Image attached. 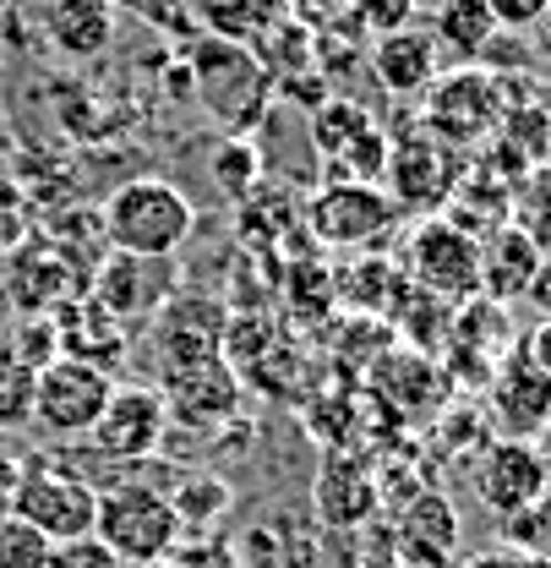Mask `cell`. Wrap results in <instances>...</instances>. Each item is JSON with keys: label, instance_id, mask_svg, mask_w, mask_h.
I'll list each match as a JSON object with an SVG mask.
<instances>
[{"label": "cell", "instance_id": "f1b7e54d", "mask_svg": "<svg viewBox=\"0 0 551 568\" xmlns=\"http://www.w3.org/2000/svg\"><path fill=\"white\" fill-rule=\"evenodd\" d=\"M508 224H519L551 257V159L513 181V192H508Z\"/></svg>", "mask_w": 551, "mask_h": 568}, {"label": "cell", "instance_id": "5bb4252c", "mask_svg": "<svg viewBox=\"0 0 551 568\" xmlns=\"http://www.w3.org/2000/svg\"><path fill=\"white\" fill-rule=\"evenodd\" d=\"M551 493V465L535 443H513V437H491L476 454V497L497 519H513L519 508H530L535 497Z\"/></svg>", "mask_w": 551, "mask_h": 568}, {"label": "cell", "instance_id": "ab89813d", "mask_svg": "<svg viewBox=\"0 0 551 568\" xmlns=\"http://www.w3.org/2000/svg\"><path fill=\"white\" fill-rule=\"evenodd\" d=\"M17 470H22V459L0 454V514H11V493H17Z\"/></svg>", "mask_w": 551, "mask_h": 568}, {"label": "cell", "instance_id": "cb8c5ba5", "mask_svg": "<svg viewBox=\"0 0 551 568\" xmlns=\"http://www.w3.org/2000/svg\"><path fill=\"white\" fill-rule=\"evenodd\" d=\"M50 323H55V351L76 355V361H93V366H104V372L115 377L121 345H126V328H121L93 295H76V301L61 306Z\"/></svg>", "mask_w": 551, "mask_h": 568}, {"label": "cell", "instance_id": "74e56055", "mask_svg": "<svg viewBox=\"0 0 551 568\" xmlns=\"http://www.w3.org/2000/svg\"><path fill=\"white\" fill-rule=\"evenodd\" d=\"M459 568H551V564L530 558V552H513V547H491V552H476L470 564H459Z\"/></svg>", "mask_w": 551, "mask_h": 568}, {"label": "cell", "instance_id": "9a60e30c", "mask_svg": "<svg viewBox=\"0 0 551 568\" xmlns=\"http://www.w3.org/2000/svg\"><path fill=\"white\" fill-rule=\"evenodd\" d=\"M453 383L437 366V355H420L410 345H388L371 361V399L388 405L399 422H431L448 405Z\"/></svg>", "mask_w": 551, "mask_h": 568}, {"label": "cell", "instance_id": "d6a6232c", "mask_svg": "<svg viewBox=\"0 0 551 568\" xmlns=\"http://www.w3.org/2000/svg\"><path fill=\"white\" fill-rule=\"evenodd\" d=\"M50 564V541L17 519V514H0V568H44Z\"/></svg>", "mask_w": 551, "mask_h": 568}, {"label": "cell", "instance_id": "603a6c76", "mask_svg": "<svg viewBox=\"0 0 551 568\" xmlns=\"http://www.w3.org/2000/svg\"><path fill=\"white\" fill-rule=\"evenodd\" d=\"M159 394H164V410H175V416H186V422H218V416L235 410L241 383H235V366H224V361H197V366L164 372Z\"/></svg>", "mask_w": 551, "mask_h": 568}, {"label": "cell", "instance_id": "44dd1931", "mask_svg": "<svg viewBox=\"0 0 551 568\" xmlns=\"http://www.w3.org/2000/svg\"><path fill=\"white\" fill-rule=\"evenodd\" d=\"M39 28H44L55 55L88 67L115 44V6L110 0H44Z\"/></svg>", "mask_w": 551, "mask_h": 568}, {"label": "cell", "instance_id": "7bdbcfd3", "mask_svg": "<svg viewBox=\"0 0 551 568\" xmlns=\"http://www.w3.org/2000/svg\"><path fill=\"white\" fill-rule=\"evenodd\" d=\"M541 454H547V465H551V422H547V432H541V443H535Z\"/></svg>", "mask_w": 551, "mask_h": 568}, {"label": "cell", "instance_id": "30bf717a", "mask_svg": "<svg viewBox=\"0 0 551 568\" xmlns=\"http://www.w3.org/2000/svg\"><path fill=\"white\" fill-rule=\"evenodd\" d=\"M306 230L323 241V246H339V252H377L405 213L388 203L382 186H349V181H323L312 197H306Z\"/></svg>", "mask_w": 551, "mask_h": 568}, {"label": "cell", "instance_id": "9c48e42d", "mask_svg": "<svg viewBox=\"0 0 551 568\" xmlns=\"http://www.w3.org/2000/svg\"><path fill=\"white\" fill-rule=\"evenodd\" d=\"M465 153L442 148L420 121L410 126V138H388V164H382V192L399 213H420V219H437V213L453 203V186L465 181L459 175Z\"/></svg>", "mask_w": 551, "mask_h": 568}, {"label": "cell", "instance_id": "d6986e66", "mask_svg": "<svg viewBox=\"0 0 551 568\" xmlns=\"http://www.w3.org/2000/svg\"><path fill=\"white\" fill-rule=\"evenodd\" d=\"M159 323V351H164V372L175 366H197V361H218L224 351V306H213L207 295H170V306L153 317Z\"/></svg>", "mask_w": 551, "mask_h": 568}, {"label": "cell", "instance_id": "f546056e", "mask_svg": "<svg viewBox=\"0 0 551 568\" xmlns=\"http://www.w3.org/2000/svg\"><path fill=\"white\" fill-rule=\"evenodd\" d=\"M257 175H263V153L252 138H224L213 148V186L235 203H246L257 192Z\"/></svg>", "mask_w": 551, "mask_h": 568}, {"label": "cell", "instance_id": "d4e9b609", "mask_svg": "<svg viewBox=\"0 0 551 568\" xmlns=\"http://www.w3.org/2000/svg\"><path fill=\"white\" fill-rule=\"evenodd\" d=\"M426 33H431L437 50L459 55L465 67H481V55L491 50V39H497V17H491L486 0H437Z\"/></svg>", "mask_w": 551, "mask_h": 568}, {"label": "cell", "instance_id": "83f0119b", "mask_svg": "<svg viewBox=\"0 0 551 568\" xmlns=\"http://www.w3.org/2000/svg\"><path fill=\"white\" fill-rule=\"evenodd\" d=\"M170 508L181 519V530L203 536V530H218L235 508V487L218 481V476H181V487L170 493Z\"/></svg>", "mask_w": 551, "mask_h": 568}, {"label": "cell", "instance_id": "6da1fadb", "mask_svg": "<svg viewBox=\"0 0 551 568\" xmlns=\"http://www.w3.org/2000/svg\"><path fill=\"white\" fill-rule=\"evenodd\" d=\"M181 61H186L197 104L224 126V138H252V132L268 121L274 77L263 71V61H257L246 44L197 33V39L181 44Z\"/></svg>", "mask_w": 551, "mask_h": 568}, {"label": "cell", "instance_id": "277c9868", "mask_svg": "<svg viewBox=\"0 0 551 568\" xmlns=\"http://www.w3.org/2000/svg\"><path fill=\"white\" fill-rule=\"evenodd\" d=\"M11 514L28 519L50 547L55 541H76V536H93V519H99V487L71 470L50 454H33L22 459L17 470V493H11Z\"/></svg>", "mask_w": 551, "mask_h": 568}, {"label": "cell", "instance_id": "484cf974", "mask_svg": "<svg viewBox=\"0 0 551 568\" xmlns=\"http://www.w3.org/2000/svg\"><path fill=\"white\" fill-rule=\"evenodd\" d=\"M192 6H197V33L246 44V50H257L263 33L284 17V0H192Z\"/></svg>", "mask_w": 551, "mask_h": 568}, {"label": "cell", "instance_id": "e0dca14e", "mask_svg": "<svg viewBox=\"0 0 551 568\" xmlns=\"http://www.w3.org/2000/svg\"><path fill=\"white\" fill-rule=\"evenodd\" d=\"M6 290H11V301H17L28 317H55L76 295H88V274L71 263L61 246H50V241L39 235L33 246H22V252L11 257Z\"/></svg>", "mask_w": 551, "mask_h": 568}, {"label": "cell", "instance_id": "4316f807", "mask_svg": "<svg viewBox=\"0 0 551 568\" xmlns=\"http://www.w3.org/2000/svg\"><path fill=\"white\" fill-rule=\"evenodd\" d=\"M399 290H405V274L388 263V257H355L349 268H339L334 274V295L345 301V306H355V312H394V301H399Z\"/></svg>", "mask_w": 551, "mask_h": 568}, {"label": "cell", "instance_id": "ee69618b", "mask_svg": "<svg viewBox=\"0 0 551 568\" xmlns=\"http://www.w3.org/2000/svg\"><path fill=\"white\" fill-rule=\"evenodd\" d=\"M153 568H170V564H153Z\"/></svg>", "mask_w": 551, "mask_h": 568}, {"label": "cell", "instance_id": "8992f818", "mask_svg": "<svg viewBox=\"0 0 551 568\" xmlns=\"http://www.w3.org/2000/svg\"><path fill=\"white\" fill-rule=\"evenodd\" d=\"M497 121H502V82L486 67L442 71L420 93V126L442 148H453V153L486 148L491 132H497Z\"/></svg>", "mask_w": 551, "mask_h": 568}, {"label": "cell", "instance_id": "60d3db41", "mask_svg": "<svg viewBox=\"0 0 551 568\" xmlns=\"http://www.w3.org/2000/svg\"><path fill=\"white\" fill-rule=\"evenodd\" d=\"M524 301H535V306L551 317V257L541 263V274H535V284H530V295H524Z\"/></svg>", "mask_w": 551, "mask_h": 568}, {"label": "cell", "instance_id": "8fae6325", "mask_svg": "<svg viewBox=\"0 0 551 568\" xmlns=\"http://www.w3.org/2000/svg\"><path fill=\"white\" fill-rule=\"evenodd\" d=\"M181 290L175 280V263L170 257H126V252H110L93 274H88V295L121 323V328H137L153 323L170 295Z\"/></svg>", "mask_w": 551, "mask_h": 568}, {"label": "cell", "instance_id": "f35d334b", "mask_svg": "<svg viewBox=\"0 0 551 568\" xmlns=\"http://www.w3.org/2000/svg\"><path fill=\"white\" fill-rule=\"evenodd\" d=\"M524 351L535 355V366L551 377V317H541V323H535V334L524 339Z\"/></svg>", "mask_w": 551, "mask_h": 568}, {"label": "cell", "instance_id": "2e32d148", "mask_svg": "<svg viewBox=\"0 0 551 568\" xmlns=\"http://www.w3.org/2000/svg\"><path fill=\"white\" fill-rule=\"evenodd\" d=\"M312 503H317V519L328 530H360L382 508V481H377V470L355 448H334L323 459V470H317Z\"/></svg>", "mask_w": 551, "mask_h": 568}, {"label": "cell", "instance_id": "ba28073f", "mask_svg": "<svg viewBox=\"0 0 551 568\" xmlns=\"http://www.w3.org/2000/svg\"><path fill=\"white\" fill-rule=\"evenodd\" d=\"M399 274L415 290L448 301V306H465V301L481 295V241L465 235L459 224H448L442 213L437 219H420L410 230V241H405Z\"/></svg>", "mask_w": 551, "mask_h": 568}, {"label": "cell", "instance_id": "ffe728a7", "mask_svg": "<svg viewBox=\"0 0 551 568\" xmlns=\"http://www.w3.org/2000/svg\"><path fill=\"white\" fill-rule=\"evenodd\" d=\"M541 263H547V252L519 224H497L481 241V301H491V306L524 301L535 274H541Z\"/></svg>", "mask_w": 551, "mask_h": 568}, {"label": "cell", "instance_id": "3957f363", "mask_svg": "<svg viewBox=\"0 0 551 568\" xmlns=\"http://www.w3.org/2000/svg\"><path fill=\"white\" fill-rule=\"evenodd\" d=\"M93 536L126 568H153L175 552L181 519H175V508H170V493H159V487H147V481H115V487L99 493Z\"/></svg>", "mask_w": 551, "mask_h": 568}, {"label": "cell", "instance_id": "e575fe53", "mask_svg": "<svg viewBox=\"0 0 551 568\" xmlns=\"http://www.w3.org/2000/svg\"><path fill=\"white\" fill-rule=\"evenodd\" d=\"M164 564L170 568H235V541H224L218 530H203V536L181 530V541H175V552Z\"/></svg>", "mask_w": 551, "mask_h": 568}, {"label": "cell", "instance_id": "7402d4cb", "mask_svg": "<svg viewBox=\"0 0 551 568\" xmlns=\"http://www.w3.org/2000/svg\"><path fill=\"white\" fill-rule=\"evenodd\" d=\"M371 77L394 93V99H420L437 77H442V50L431 44L426 28H399L371 39Z\"/></svg>", "mask_w": 551, "mask_h": 568}, {"label": "cell", "instance_id": "ac0fdd59", "mask_svg": "<svg viewBox=\"0 0 551 568\" xmlns=\"http://www.w3.org/2000/svg\"><path fill=\"white\" fill-rule=\"evenodd\" d=\"M394 552L405 558V568H459V508L442 493L420 487L399 508Z\"/></svg>", "mask_w": 551, "mask_h": 568}, {"label": "cell", "instance_id": "7a4b0ae2", "mask_svg": "<svg viewBox=\"0 0 551 568\" xmlns=\"http://www.w3.org/2000/svg\"><path fill=\"white\" fill-rule=\"evenodd\" d=\"M104 219V241L110 252H126V257H170L192 241L197 230V209L192 197L175 186V181H159V175H137V181H121L110 192V203L99 209Z\"/></svg>", "mask_w": 551, "mask_h": 568}, {"label": "cell", "instance_id": "836d02e7", "mask_svg": "<svg viewBox=\"0 0 551 568\" xmlns=\"http://www.w3.org/2000/svg\"><path fill=\"white\" fill-rule=\"evenodd\" d=\"M415 11H420V0H349V22H355L366 39L415 28Z\"/></svg>", "mask_w": 551, "mask_h": 568}, {"label": "cell", "instance_id": "b9f144b4", "mask_svg": "<svg viewBox=\"0 0 551 568\" xmlns=\"http://www.w3.org/2000/svg\"><path fill=\"white\" fill-rule=\"evenodd\" d=\"M535 28H541V33H535V55H541V61L551 67V11L541 17V22H535Z\"/></svg>", "mask_w": 551, "mask_h": 568}, {"label": "cell", "instance_id": "7c38bea8", "mask_svg": "<svg viewBox=\"0 0 551 568\" xmlns=\"http://www.w3.org/2000/svg\"><path fill=\"white\" fill-rule=\"evenodd\" d=\"M486 416L497 426V437L513 443H535L551 422V377L535 366V355L524 345L502 355L486 377Z\"/></svg>", "mask_w": 551, "mask_h": 568}, {"label": "cell", "instance_id": "52a82bcc", "mask_svg": "<svg viewBox=\"0 0 551 568\" xmlns=\"http://www.w3.org/2000/svg\"><path fill=\"white\" fill-rule=\"evenodd\" d=\"M312 148L323 164V181H349V186H382L388 164V132L360 99H323L312 110Z\"/></svg>", "mask_w": 551, "mask_h": 568}, {"label": "cell", "instance_id": "1f68e13d", "mask_svg": "<svg viewBox=\"0 0 551 568\" xmlns=\"http://www.w3.org/2000/svg\"><path fill=\"white\" fill-rule=\"evenodd\" d=\"M502 547L530 552V558L551 564V493L535 497L530 508H519L513 519H502Z\"/></svg>", "mask_w": 551, "mask_h": 568}, {"label": "cell", "instance_id": "8d00e7d4", "mask_svg": "<svg viewBox=\"0 0 551 568\" xmlns=\"http://www.w3.org/2000/svg\"><path fill=\"white\" fill-rule=\"evenodd\" d=\"M497 28H535L541 17L551 11V0H486Z\"/></svg>", "mask_w": 551, "mask_h": 568}, {"label": "cell", "instance_id": "d590c367", "mask_svg": "<svg viewBox=\"0 0 551 568\" xmlns=\"http://www.w3.org/2000/svg\"><path fill=\"white\" fill-rule=\"evenodd\" d=\"M44 568H126L99 536H76V541H55Z\"/></svg>", "mask_w": 551, "mask_h": 568}, {"label": "cell", "instance_id": "4dcf8cb0", "mask_svg": "<svg viewBox=\"0 0 551 568\" xmlns=\"http://www.w3.org/2000/svg\"><path fill=\"white\" fill-rule=\"evenodd\" d=\"M110 6L126 11V17H137V22H147L153 33H164L175 44L197 39V6L192 0H110Z\"/></svg>", "mask_w": 551, "mask_h": 568}, {"label": "cell", "instance_id": "4fadbf2b", "mask_svg": "<svg viewBox=\"0 0 551 568\" xmlns=\"http://www.w3.org/2000/svg\"><path fill=\"white\" fill-rule=\"evenodd\" d=\"M164 426H170V410H164V394L159 388H147V383H115L104 416L93 422V432L82 443L99 459H110V465H137L147 454H159Z\"/></svg>", "mask_w": 551, "mask_h": 568}, {"label": "cell", "instance_id": "f6af8a7d", "mask_svg": "<svg viewBox=\"0 0 551 568\" xmlns=\"http://www.w3.org/2000/svg\"><path fill=\"white\" fill-rule=\"evenodd\" d=\"M0 6H6V0H0Z\"/></svg>", "mask_w": 551, "mask_h": 568}, {"label": "cell", "instance_id": "5b68a950", "mask_svg": "<svg viewBox=\"0 0 551 568\" xmlns=\"http://www.w3.org/2000/svg\"><path fill=\"white\" fill-rule=\"evenodd\" d=\"M115 394V377L93 361H76V355H50L39 372H33V388H28V422L39 426L44 437H61V443H82L93 422L104 416Z\"/></svg>", "mask_w": 551, "mask_h": 568}]
</instances>
